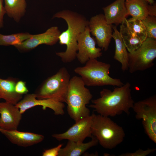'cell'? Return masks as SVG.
Wrapping results in <instances>:
<instances>
[{
	"mask_svg": "<svg viewBox=\"0 0 156 156\" xmlns=\"http://www.w3.org/2000/svg\"><path fill=\"white\" fill-rule=\"evenodd\" d=\"M131 84L129 82L120 87L114 88L113 91L103 89L98 98L91 101L89 107L99 114L107 117H114L123 113L127 115L132 109L134 103L131 94Z\"/></svg>",
	"mask_w": 156,
	"mask_h": 156,
	"instance_id": "6da1fadb",
	"label": "cell"
},
{
	"mask_svg": "<svg viewBox=\"0 0 156 156\" xmlns=\"http://www.w3.org/2000/svg\"><path fill=\"white\" fill-rule=\"evenodd\" d=\"M55 18L63 19L68 25L67 29L60 34L58 40L60 45L66 46V50L56 54L64 63L71 62L77 57L78 36L88 25L89 21L83 15L68 10L56 13L53 17V18Z\"/></svg>",
	"mask_w": 156,
	"mask_h": 156,
	"instance_id": "7a4b0ae2",
	"label": "cell"
},
{
	"mask_svg": "<svg viewBox=\"0 0 156 156\" xmlns=\"http://www.w3.org/2000/svg\"><path fill=\"white\" fill-rule=\"evenodd\" d=\"M85 86L80 77L75 76L70 79L66 103L68 114L75 122L90 115L86 105L93 96Z\"/></svg>",
	"mask_w": 156,
	"mask_h": 156,
	"instance_id": "3957f363",
	"label": "cell"
},
{
	"mask_svg": "<svg viewBox=\"0 0 156 156\" xmlns=\"http://www.w3.org/2000/svg\"><path fill=\"white\" fill-rule=\"evenodd\" d=\"M85 63L84 66L77 67L74 70L81 76L85 86L120 87L124 85L120 79L109 76L110 64L99 61L96 59H89Z\"/></svg>",
	"mask_w": 156,
	"mask_h": 156,
	"instance_id": "277c9868",
	"label": "cell"
},
{
	"mask_svg": "<svg viewBox=\"0 0 156 156\" xmlns=\"http://www.w3.org/2000/svg\"><path fill=\"white\" fill-rule=\"evenodd\" d=\"M92 135L103 148L112 149L124 140L125 133L122 127L109 117L95 114L91 126Z\"/></svg>",
	"mask_w": 156,
	"mask_h": 156,
	"instance_id": "5b68a950",
	"label": "cell"
},
{
	"mask_svg": "<svg viewBox=\"0 0 156 156\" xmlns=\"http://www.w3.org/2000/svg\"><path fill=\"white\" fill-rule=\"evenodd\" d=\"M70 76L65 67L47 78L35 94L38 99H50L66 103Z\"/></svg>",
	"mask_w": 156,
	"mask_h": 156,
	"instance_id": "8992f818",
	"label": "cell"
},
{
	"mask_svg": "<svg viewBox=\"0 0 156 156\" xmlns=\"http://www.w3.org/2000/svg\"><path fill=\"white\" fill-rule=\"evenodd\" d=\"M156 58V40L147 37L136 50L128 53V69L133 73L146 70L154 65Z\"/></svg>",
	"mask_w": 156,
	"mask_h": 156,
	"instance_id": "52a82bcc",
	"label": "cell"
},
{
	"mask_svg": "<svg viewBox=\"0 0 156 156\" xmlns=\"http://www.w3.org/2000/svg\"><path fill=\"white\" fill-rule=\"evenodd\" d=\"M132 109L136 118L142 120L146 134L156 143V95L135 102Z\"/></svg>",
	"mask_w": 156,
	"mask_h": 156,
	"instance_id": "ba28073f",
	"label": "cell"
},
{
	"mask_svg": "<svg viewBox=\"0 0 156 156\" xmlns=\"http://www.w3.org/2000/svg\"><path fill=\"white\" fill-rule=\"evenodd\" d=\"M88 26L98 46L107 51L112 38L113 25L108 24L104 15L101 14L92 17L88 21Z\"/></svg>",
	"mask_w": 156,
	"mask_h": 156,
	"instance_id": "9c48e42d",
	"label": "cell"
},
{
	"mask_svg": "<svg viewBox=\"0 0 156 156\" xmlns=\"http://www.w3.org/2000/svg\"><path fill=\"white\" fill-rule=\"evenodd\" d=\"M94 114L82 118L75 123L66 131L52 136L58 141L67 140L78 142H83L87 138L92 136L91 126Z\"/></svg>",
	"mask_w": 156,
	"mask_h": 156,
	"instance_id": "30bf717a",
	"label": "cell"
},
{
	"mask_svg": "<svg viewBox=\"0 0 156 156\" xmlns=\"http://www.w3.org/2000/svg\"><path fill=\"white\" fill-rule=\"evenodd\" d=\"M77 42L76 58L81 64H85L89 59H97L102 56V49L96 47L95 40L91 37L88 25L78 36Z\"/></svg>",
	"mask_w": 156,
	"mask_h": 156,
	"instance_id": "8fae6325",
	"label": "cell"
},
{
	"mask_svg": "<svg viewBox=\"0 0 156 156\" xmlns=\"http://www.w3.org/2000/svg\"><path fill=\"white\" fill-rule=\"evenodd\" d=\"M22 114L27 110L37 106H42L43 109L47 108L52 110L55 115H62L64 114V103L50 99H38L35 94H26L15 105Z\"/></svg>",
	"mask_w": 156,
	"mask_h": 156,
	"instance_id": "7c38bea8",
	"label": "cell"
},
{
	"mask_svg": "<svg viewBox=\"0 0 156 156\" xmlns=\"http://www.w3.org/2000/svg\"><path fill=\"white\" fill-rule=\"evenodd\" d=\"M61 32L57 26L52 27L42 33L32 35L21 44L14 46L18 50L27 51L42 44L53 45L59 40Z\"/></svg>",
	"mask_w": 156,
	"mask_h": 156,
	"instance_id": "4fadbf2b",
	"label": "cell"
},
{
	"mask_svg": "<svg viewBox=\"0 0 156 156\" xmlns=\"http://www.w3.org/2000/svg\"><path fill=\"white\" fill-rule=\"evenodd\" d=\"M0 128L5 130H17L22 114L14 105L5 101L0 102Z\"/></svg>",
	"mask_w": 156,
	"mask_h": 156,
	"instance_id": "5bb4252c",
	"label": "cell"
},
{
	"mask_svg": "<svg viewBox=\"0 0 156 156\" xmlns=\"http://www.w3.org/2000/svg\"><path fill=\"white\" fill-rule=\"evenodd\" d=\"M0 132L12 144L24 147L38 143L44 138V136L42 135L20 131L17 130H5L0 128Z\"/></svg>",
	"mask_w": 156,
	"mask_h": 156,
	"instance_id": "9a60e30c",
	"label": "cell"
},
{
	"mask_svg": "<svg viewBox=\"0 0 156 156\" xmlns=\"http://www.w3.org/2000/svg\"><path fill=\"white\" fill-rule=\"evenodd\" d=\"M103 9L105 20L110 25L121 24L129 15L125 0H116Z\"/></svg>",
	"mask_w": 156,
	"mask_h": 156,
	"instance_id": "2e32d148",
	"label": "cell"
},
{
	"mask_svg": "<svg viewBox=\"0 0 156 156\" xmlns=\"http://www.w3.org/2000/svg\"><path fill=\"white\" fill-rule=\"evenodd\" d=\"M89 142L84 143L68 140L66 146L61 148L58 156H79L90 148L96 145L98 143L97 139L94 136Z\"/></svg>",
	"mask_w": 156,
	"mask_h": 156,
	"instance_id": "e0dca14e",
	"label": "cell"
},
{
	"mask_svg": "<svg viewBox=\"0 0 156 156\" xmlns=\"http://www.w3.org/2000/svg\"><path fill=\"white\" fill-rule=\"evenodd\" d=\"M17 81L13 78H0V98L16 105L22 98V95L17 93L15 87Z\"/></svg>",
	"mask_w": 156,
	"mask_h": 156,
	"instance_id": "ac0fdd59",
	"label": "cell"
},
{
	"mask_svg": "<svg viewBox=\"0 0 156 156\" xmlns=\"http://www.w3.org/2000/svg\"><path fill=\"white\" fill-rule=\"evenodd\" d=\"M112 28L114 32L112 37L114 40L115 44L114 58L120 63L122 70L125 71L128 69V53L116 26H113Z\"/></svg>",
	"mask_w": 156,
	"mask_h": 156,
	"instance_id": "d6986e66",
	"label": "cell"
},
{
	"mask_svg": "<svg viewBox=\"0 0 156 156\" xmlns=\"http://www.w3.org/2000/svg\"><path fill=\"white\" fill-rule=\"evenodd\" d=\"M125 4L129 15L142 20L149 15L150 4L145 0H128Z\"/></svg>",
	"mask_w": 156,
	"mask_h": 156,
	"instance_id": "ffe728a7",
	"label": "cell"
},
{
	"mask_svg": "<svg viewBox=\"0 0 156 156\" xmlns=\"http://www.w3.org/2000/svg\"><path fill=\"white\" fill-rule=\"evenodd\" d=\"M6 14L17 22L25 15L27 7L25 0H4Z\"/></svg>",
	"mask_w": 156,
	"mask_h": 156,
	"instance_id": "44dd1931",
	"label": "cell"
},
{
	"mask_svg": "<svg viewBox=\"0 0 156 156\" xmlns=\"http://www.w3.org/2000/svg\"><path fill=\"white\" fill-rule=\"evenodd\" d=\"M119 32L129 53L136 50L144 42L129 31L123 21L120 25Z\"/></svg>",
	"mask_w": 156,
	"mask_h": 156,
	"instance_id": "7402d4cb",
	"label": "cell"
},
{
	"mask_svg": "<svg viewBox=\"0 0 156 156\" xmlns=\"http://www.w3.org/2000/svg\"><path fill=\"white\" fill-rule=\"evenodd\" d=\"M128 29L142 41L147 38L145 28L142 21L132 17L123 21Z\"/></svg>",
	"mask_w": 156,
	"mask_h": 156,
	"instance_id": "603a6c76",
	"label": "cell"
},
{
	"mask_svg": "<svg viewBox=\"0 0 156 156\" xmlns=\"http://www.w3.org/2000/svg\"><path fill=\"white\" fill-rule=\"evenodd\" d=\"M32 34L27 32L19 33L9 35L0 33V46L15 45L19 44L30 37Z\"/></svg>",
	"mask_w": 156,
	"mask_h": 156,
	"instance_id": "cb8c5ba5",
	"label": "cell"
},
{
	"mask_svg": "<svg viewBox=\"0 0 156 156\" xmlns=\"http://www.w3.org/2000/svg\"><path fill=\"white\" fill-rule=\"evenodd\" d=\"M142 21L145 28L147 37L156 40V16L148 15Z\"/></svg>",
	"mask_w": 156,
	"mask_h": 156,
	"instance_id": "d4e9b609",
	"label": "cell"
},
{
	"mask_svg": "<svg viewBox=\"0 0 156 156\" xmlns=\"http://www.w3.org/2000/svg\"><path fill=\"white\" fill-rule=\"evenodd\" d=\"M156 150L155 148H148L146 150H143L141 149L136 150L134 152L126 153H123L119 156H146L154 152Z\"/></svg>",
	"mask_w": 156,
	"mask_h": 156,
	"instance_id": "484cf974",
	"label": "cell"
},
{
	"mask_svg": "<svg viewBox=\"0 0 156 156\" xmlns=\"http://www.w3.org/2000/svg\"><path fill=\"white\" fill-rule=\"evenodd\" d=\"M15 90L17 93L21 95L26 94L29 92L25 82L22 81H19L16 82Z\"/></svg>",
	"mask_w": 156,
	"mask_h": 156,
	"instance_id": "4316f807",
	"label": "cell"
},
{
	"mask_svg": "<svg viewBox=\"0 0 156 156\" xmlns=\"http://www.w3.org/2000/svg\"><path fill=\"white\" fill-rule=\"evenodd\" d=\"M63 144H59L57 146L51 148L46 150L42 153L43 156H58L59 152Z\"/></svg>",
	"mask_w": 156,
	"mask_h": 156,
	"instance_id": "83f0119b",
	"label": "cell"
},
{
	"mask_svg": "<svg viewBox=\"0 0 156 156\" xmlns=\"http://www.w3.org/2000/svg\"><path fill=\"white\" fill-rule=\"evenodd\" d=\"M3 0H0V28L3 25V17L6 14L4 6L3 5Z\"/></svg>",
	"mask_w": 156,
	"mask_h": 156,
	"instance_id": "f1b7e54d",
	"label": "cell"
},
{
	"mask_svg": "<svg viewBox=\"0 0 156 156\" xmlns=\"http://www.w3.org/2000/svg\"><path fill=\"white\" fill-rule=\"evenodd\" d=\"M149 4L152 5L155 3L154 0H145Z\"/></svg>",
	"mask_w": 156,
	"mask_h": 156,
	"instance_id": "f546056e",
	"label": "cell"
},
{
	"mask_svg": "<svg viewBox=\"0 0 156 156\" xmlns=\"http://www.w3.org/2000/svg\"><path fill=\"white\" fill-rule=\"evenodd\" d=\"M125 0V1H127V0Z\"/></svg>",
	"mask_w": 156,
	"mask_h": 156,
	"instance_id": "4dcf8cb0",
	"label": "cell"
},
{
	"mask_svg": "<svg viewBox=\"0 0 156 156\" xmlns=\"http://www.w3.org/2000/svg\"></svg>",
	"mask_w": 156,
	"mask_h": 156,
	"instance_id": "1f68e13d",
	"label": "cell"
},
{
	"mask_svg": "<svg viewBox=\"0 0 156 156\" xmlns=\"http://www.w3.org/2000/svg\"></svg>",
	"mask_w": 156,
	"mask_h": 156,
	"instance_id": "d6a6232c",
	"label": "cell"
}]
</instances>
